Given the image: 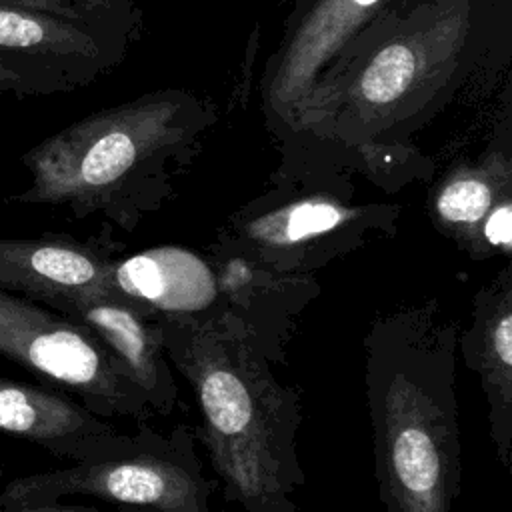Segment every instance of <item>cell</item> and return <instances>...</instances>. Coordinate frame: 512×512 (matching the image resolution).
<instances>
[{"label": "cell", "mask_w": 512, "mask_h": 512, "mask_svg": "<svg viewBox=\"0 0 512 512\" xmlns=\"http://www.w3.org/2000/svg\"><path fill=\"white\" fill-rule=\"evenodd\" d=\"M158 318L166 356L194 392L198 438L224 498L246 512H300V392L280 384L252 332L226 306Z\"/></svg>", "instance_id": "1"}, {"label": "cell", "mask_w": 512, "mask_h": 512, "mask_svg": "<svg viewBox=\"0 0 512 512\" xmlns=\"http://www.w3.org/2000/svg\"><path fill=\"white\" fill-rule=\"evenodd\" d=\"M458 332L436 298L384 310L366 328V408L386 512H452L460 494Z\"/></svg>", "instance_id": "2"}, {"label": "cell", "mask_w": 512, "mask_h": 512, "mask_svg": "<svg viewBox=\"0 0 512 512\" xmlns=\"http://www.w3.org/2000/svg\"><path fill=\"white\" fill-rule=\"evenodd\" d=\"M192 104L166 94L94 112L34 144L20 162L30 186L10 204L104 214L134 230L172 194V166L194 140Z\"/></svg>", "instance_id": "3"}, {"label": "cell", "mask_w": 512, "mask_h": 512, "mask_svg": "<svg viewBox=\"0 0 512 512\" xmlns=\"http://www.w3.org/2000/svg\"><path fill=\"white\" fill-rule=\"evenodd\" d=\"M212 482L202 472L186 424L160 434L140 422L134 434H112L68 468L10 480L0 502H52L94 496L122 512H210Z\"/></svg>", "instance_id": "4"}, {"label": "cell", "mask_w": 512, "mask_h": 512, "mask_svg": "<svg viewBox=\"0 0 512 512\" xmlns=\"http://www.w3.org/2000/svg\"><path fill=\"white\" fill-rule=\"evenodd\" d=\"M398 218V206L358 204L334 190L272 194L236 212L214 244L280 272L312 274L392 236Z\"/></svg>", "instance_id": "5"}, {"label": "cell", "mask_w": 512, "mask_h": 512, "mask_svg": "<svg viewBox=\"0 0 512 512\" xmlns=\"http://www.w3.org/2000/svg\"><path fill=\"white\" fill-rule=\"evenodd\" d=\"M0 356L102 418L148 422L152 410L118 358L86 326L0 290Z\"/></svg>", "instance_id": "6"}, {"label": "cell", "mask_w": 512, "mask_h": 512, "mask_svg": "<svg viewBox=\"0 0 512 512\" xmlns=\"http://www.w3.org/2000/svg\"><path fill=\"white\" fill-rule=\"evenodd\" d=\"M118 26L0 4V74L14 96L84 86L118 58Z\"/></svg>", "instance_id": "7"}, {"label": "cell", "mask_w": 512, "mask_h": 512, "mask_svg": "<svg viewBox=\"0 0 512 512\" xmlns=\"http://www.w3.org/2000/svg\"><path fill=\"white\" fill-rule=\"evenodd\" d=\"M118 244L108 234L74 238L42 234L0 238V290L24 296L46 308L110 288Z\"/></svg>", "instance_id": "8"}, {"label": "cell", "mask_w": 512, "mask_h": 512, "mask_svg": "<svg viewBox=\"0 0 512 512\" xmlns=\"http://www.w3.org/2000/svg\"><path fill=\"white\" fill-rule=\"evenodd\" d=\"M56 310L86 326L118 358L152 414H170L178 386L164 350L158 312L116 290L60 300Z\"/></svg>", "instance_id": "9"}, {"label": "cell", "mask_w": 512, "mask_h": 512, "mask_svg": "<svg viewBox=\"0 0 512 512\" xmlns=\"http://www.w3.org/2000/svg\"><path fill=\"white\" fill-rule=\"evenodd\" d=\"M210 270L218 304L234 312L272 364L286 360L296 320L320 294L314 274L280 272L212 244Z\"/></svg>", "instance_id": "10"}, {"label": "cell", "mask_w": 512, "mask_h": 512, "mask_svg": "<svg viewBox=\"0 0 512 512\" xmlns=\"http://www.w3.org/2000/svg\"><path fill=\"white\" fill-rule=\"evenodd\" d=\"M458 348L482 386L490 440L498 462L512 468V266L482 284L472 298V318L458 332Z\"/></svg>", "instance_id": "11"}, {"label": "cell", "mask_w": 512, "mask_h": 512, "mask_svg": "<svg viewBox=\"0 0 512 512\" xmlns=\"http://www.w3.org/2000/svg\"><path fill=\"white\" fill-rule=\"evenodd\" d=\"M116 432L108 418L90 412L56 388L0 376V434L78 462Z\"/></svg>", "instance_id": "12"}, {"label": "cell", "mask_w": 512, "mask_h": 512, "mask_svg": "<svg viewBox=\"0 0 512 512\" xmlns=\"http://www.w3.org/2000/svg\"><path fill=\"white\" fill-rule=\"evenodd\" d=\"M510 202V170L504 162L460 168L430 196V218L472 260H490L484 228L490 216Z\"/></svg>", "instance_id": "13"}, {"label": "cell", "mask_w": 512, "mask_h": 512, "mask_svg": "<svg viewBox=\"0 0 512 512\" xmlns=\"http://www.w3.org/2000/svg\"><path fill=\"white\" fill-rule=\"evenodd\" d=\"M378 0H322L300 26L276 72V96L296 98Z\"/></svg>", "instance_id": "14"}, {"label": "cell", "mask_w": 512, "mask_h": 512, "mask_svg": "<svg viewBox=\"0 0 512 512\" xmlns=\"http://www.w3.org/2000/svg\"><path fill=\"white\" fill-rule=\"evenodd\" d=\"M418 70L416 54L406 44H390L380 50L360 78V92L372 104H386L398 98L414 80Z\"/></svg>", "instance_id": "15"}, {"label": "cell", "mask_w": 512, "mask_h": 512, "mask_svg": "<svg viewBox=\"0 0 512 512\" xmlns=\"http://www.w3.org/2000/svg\"><path fill=\"white\" fill-rule=\"evenodd\" d=\"M4 6L30 8L64 18L100 22L118 26L122 18V0H0Z\"/></svg>", "instance_id": "16"}, {"label": "cell", "mask_w": 512, "mask_h": 512, "mask_svg": "<svg viewBox=\"0 0 512 512\" xmlns=\"http://www.w3.org/2000/svg\"><path fill=\"white\" fill-rule=\"evenodd\" d=\"M0 512H98V510L52 500V502H0Z\"/></svg>", "instance_id": "17"}, {"label": "cell", "mask_w": 512, "mask_h": 512, "mask_svg": "<svg viewBox=\"0 0 512 512\" xmlns=\"http://www.w3.org/2000/svg\"><path fill=\"white\" fill-rule=\"evenodd\" d=\"M0 94H14V88H12L10 80H6L2 74H0Z\"/></svg>", "instance_id": "18"}, {"label": "cell", "mask_w": 512, "mask_h": 512, "mask_svg": "<svg viewBox=\"0 0 512 512\" xmlns=\"http://www.w3.org/2000/svg\"><path fill=\"white\" fill-rule=\"evenodd\" d=\"M0 474H2V468H0Z\"/></svg>", "instance_id": "19"}, {"label": "cell", "mask_w": 512, "mask_h": 512, "mask_svg": "<svg viewBox=\"0 0 512 512\" xmlns=\"http://www.w3.org/2000/svg\"><path fill=\"white\" fill-rule=\"evenodd\" d=\"M210 512H212V510H210Z\"/></svg>", "instance_id": "20"}]
</instances>
